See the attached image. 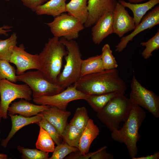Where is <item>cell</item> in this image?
<instances>
[{
  "label": "cell",
  "mask_w": 159,
  "mask_h": 159,
  "mask_svg": "<svg viewBox=\"0 0 159 159\" xmlns=\"http://www.w3.org/2000/svg\"><path fill=\"white\" fill-rule=\"evenodd\" d=\"M8 158V156L6 154L0 153V159H7Z\"/></svg>",
  "instance_id": "cell-40"
},
{
  "label": "cell",
  "mask_w": 159,
  "mask_h": 159,
  "mask_svg": "<svg viewBox=\"0 0 159 159\" xmlns=\"http://www.w3.org/2000/svg\"><path fill=\"white\" fill-rule=\"evenodd\" d=\"M1 141V138H0V141Z\"/></svg>",
  "instance_id": "cell-43"
},
{
  "label": "cell",
  "mask_w": 159,
  "mask_h": 159,
  "mask_svg": "<svg viewBox=\"0 0 159 159\" xmlns=\"http://www.w3.org/2000/svg\"><path fill=\"white\" fill-rule=\"evenodd\" d=\"M8 61L0 59V80L6 79L12 82L17 81L16 70Z\"/></svg>",
  "instance_id": "cell-29"
},
{
  "label": "cell",
  "mask_w": 159,
  "mask_h": 159,
  "mask_svg": "<svg viewBox=\"0 0 159 159\" xmlns=\"http://www.w3.org/2000/svg\"><path fill=\"white\" fill-rule=\"evenodd\" d=\"M117 2V0H88V16L85 27H90L103 14L112 12Z\"/></svg>",
  "instance_id": "cell-14"
},
{
  "label": "cell",
  "mask_w": 159,
  "mask_h": 159,
  "mask_svg": "<svg viewBox=\"0 0 159 159\" xmlns=\"http://www.w3.org/2000/svg\"><path fill=\"white\" fill-rule=\"evenodd\" d=\"M118 2L125 7L129 8L132 12L136 26L140 22L147 12L159 3V0H149L141 4L131 3L124 0H119Z\"/></svg>",
  "instance_id": "cell-20"
},
{
  "label": "cell",
  "mask_w": 159,
  "mask_h": 159,
  "mask_svg": "<svg viewBox=\"0 0 159 159\" xmlns=\"http://www.w3.org/2000/svg\"><path fill=\"white\" fill-rule=\"evenodd\" d=\"M9 115L11 118L12 127L7 137L1 140V145L4 148H6L9 141L21 128L31 124H37L42 118V116L39 114L30 117H26L20 115Z\"/></svg>",
  "instance_id": "cell-18"
},
{
  "label": "cell",
  "mask_w": 159,
  "mask_h": 159,
  "mask_svg": "<svg viewBox=\"0 0 159 159\" xmlns=\"http://www.w3.org/2000/svg\"><path fill=\"white\" fill-rule=\"evenodd\" d=\"M112 11L106 13L102 16L92 28L93 42L99 44L109 35L113 33Z\"/></svg>",
  "instance_id": "cell-15"
},
{
  "label": "cell",
  "mask_w": 159,
  "mask_h": 159,
  "mask_svg": "<svg viewBox=\"0 0 159 159\" xmlns=\"http://www.w3.org/2000/svg\"><path fill=\"white\" fill-rule=\"evenodd\" d=\"M23 4L30 9L32 11L35 12L37 7L44 4L48 0H20Z\"/></svg>",
  "instance_id": "cell-36"
},
{
  "label": "cell",
  "mask_w": 159,
  "mask_h": 159,
  "mask_svg": "<svg viewBox=\"0 0 159 159\" xmlns=\"http://www.w3.org/2000/svg\"><path fill=\"white\" fill-rule=\"evenodd\" d=\"M159 24V6H156L142 19L140 22L130 34L122 37L120 42L115 46V51L122 52L130 41L140 32L150 29Z\"/></svg>",
  "instance_id": "cell-12"
},
{
  "label": "cell",
  "mask_w": 159,
  "mask_h": 159,
  "mask_svg": "<svg viewBox=\"0 0 159 159\" xmlns=\"http://www.w3.org/2000/svg\"><path fill=\"white\" fill-rule=\"evenodd\" d=\"M120 94L110 100L97 116L112 132L119 129L120 125L127 118L132 104L129 98Z\"/></svg>",
  "instance_id": "cell-5"
},
{
  "label": "cell",
  "mask_w": 159,
  "mask_h": 159,
  "mask_svg": "<svg viewBox=\"0 0 159 159\" xmlns=\"http://www.w3.org/2000/svg\"><path fill=\"white\" fill-rule=\"evenodd\" d=\"M67 0H50L38 6L35 11L37 15H47L54 17L66 11Z\"/></svg>",
  "instance_id": "cell-22"
},
{
  "label": "cell",
  "mask_w": 159,
  "mask_h": 159,
  "mask_svg": "<svg viewBox=\"0 0 159 159\" xmlns=\"http://www.w3.org/2000/svg\"><path fill=\"white\" fill-rule=\"evenodd\" d=\"M45 24L50 28L54 36L68 40L78 38L80 32L85 28L80 20L65 13L54 17L52 21Z\"/></svg>",
  "instance_id": "cell-9"
},
{
  "label": "cell",
  "mask_w": 159,
  "mask_h": 159,
  "mask_svg": "<svg viewBox=\"0 0 159 159\" xmlns=\"http://www.w3.org/2000/svg\"><path fill=\"white\" fill-rule=\"evenodd\" d=\"M102 51L101 58L104 69L117 68L118 65L112 54L110 45L108 44H105L102 48Z\"/></svg>",
  "instance_id": "cell-28"
},
{
  "label": "cell",
  "mask_w": 159,
  "mask_h": 159,
  "mask_svg": "<svg viewBox=\"0 0 159 159\" xmlns=\"http://www.w3.org/2000/svg\"><path fill=\"white\" fill-rule=\"evenodd\" d=\"M105 70L101 59V55L91 57L82 60L80 71V77Z\"/></svg>",
  "instance_id": "cell-24"
},
{
  "label": "cell",
  "mask_w": 159,
  "mask_h": 159,
  "mask_svg": "<svg viewBox=\"0 0 159 159\" xmlns=\"http://www.w3.org/2000/svg\"><path fill=\"white\" fill-rule=\"evenodd\" d=\"M159 152H156L153 155H147L146 156H142L138 158L135 157L132 159H158Z\"/></svg>",
  "instance_id": "cell-37"
},
{
  "label": "cell",
  "mask_w": 159,
  "mask_h": 159,
  "mask_svg": "<svg viewBox=\"0 0 159 159\" xmlns=\"http://www.w3.org/2000/svg\"><path fill=\"white\" fill-rule=\"evenodd\" d=\"M50 106L36 105L23 99L14 102L9 105L7 110L8 115L19 114L26 117H31L47 110Z\"/></svg>",
  "instance_id": "cell-16"
},
{
  "label": "cell",
  "mask_w": 159,
  "mask_h": 159,
  "mask_svg": "<svg viewBox=\"0 0 159 159\" xmlns=\"http://www.w3.org/2000/svg\"><path fill=\"white\" fill-rule=\"evenodd\" d=\"M6 1H9L10 0H4Z\"/></svg>",
  "instance_id": "cell-42"
},
{
  "label": "cell",
  "mask_w": 159,
  "mask_h": 159,
  "mask_svg": "<svg viewBox=\"0 0 159 159\" xmlns=\"http://www.w3.org/2000/svg\"><path fill=\"white\" fill-rule=\"evenodd\" d=\"M129 99L132 105L142 107L156 118L159 117V97L143 86L134 73L131 84Z\"/></svg>",
  "instance_id": "cell-8"
},
{
  "label": "cell",
  "mask_w": 159,
  "mask_h": 159,
  "mask_svg": "<svg viewBox=\"0 0 159 159\" xmlns=\"http://www.w3.org/2000/svg\"><path fill=\"white\" fill-rule=\"evenodd\" d=\"M0 114L2 118H8L7 110L15 99L32 100V91L26 84H17L6 79L0 80Z\"/></svg>",
  "instance_id": "cell-7"
},
{
  "label": "cell",
  "mask_w": 159,
  "mask_h": 159,
  "mask_svg": "<svg viewBox=\"0 0 159 159\" xmlns=\"http://www.w3.org/2000/svg\"><path fill=\"white\" fill-rule=\"evenodd\" d=\"M146 116L145 112L141 107L132 105L129 115L122 127L111 132L112 139L124 144L132 159L137 155V143L140 138L139 131Z\"/></svg>",
  "instance_id": "cell-2"
},
{
  "label": "cell",
  "mask_w": 159,
  "mask_h": 159,
  "mask_svg": "<svg viewBox=\"0 0 159 159\" xmlns=\"http://www.w3.org/2000/svg\"><path fill=\"white\" fill-rule=\"evenodd\" d=\"M129 2L133 4L138 3L146 0H127Z\"/></svg>",
  "instance_id": "cell-39"
},
{
  "label": "cell",
  "mask_w": 159,
  "mask_h": 159,
  "mask_svg": "<svg viewBox=\"0 0 159 159\" xmlns=\"http://www.w3.org/2000/svg\"><path fill=\"white\" fill-rule=\"evenodd\" d=\"M17 81L27 85L32 91L33 98L58 93L64 90L49 80L39 70L29 71L17 75Z\"/></svg>",
  "instance_id": "cell-6"
},
{
  "label": "cell",
  "mask_w": 159,
  "mask_h": 159,
  "mask_svg": "<svg viewBox=\"0 0 159 159\" xmlns=\"http://www.w3.org/2000/svg\"><path fill=\"white\" fill-rule=\"evenodd\" d=\"M140 45L145 48L141 52V54L145 59L149 58L153 55L152 52L159 48V30L151 38L145 42H142Z\"/></svg>",
  "instance_id": "cell-30"
},
{
  "label": "cell",
  "mask_w": 159,
  "mask_h": 159,
  "mask_svg": "<svg viewBox=\"0 0 159 159\" xmlns=\"http://www.w3.org/2000/svg\"><path fill=\"white\" fill-rule=\"evenodd\" d=\"M82 131L70 123H67L62 136L64 142L69 145L78 148L79 140Z\"/></svg>",
  "instance_id": "cell-25"
},
{
  "label": "cell",
  "mask_w": 159,
  "mask_h": 159,
  "mask_svg": "<svg viewBox=\"0 0 159 159\" xmlns=\"http://www.w3.org/2000/svg\"><path fill=\"white\" fill-rule=\"evenodd\" d=\"M79 151L77 148L72 146L64 142L55 148L52 156L49 159H62L69 154Z\"/></svg>",
  "instance_id": "cell-33"
},
{
  "label": "cell",
  "mask_w": 159,
  "mask_h": 159,
  "mask_svg": "<svg viewBox=\"0 0 159 159\" xmlns=\"http://www.w3.org/2000/svg\"><path fill=\"white\" fill-rule=\"evenodd\" d=\"M2 118V117L1 115L0 114V123L1 122Z\"/></svg>",
  "instance_id": "cell-41"
},
{
  "label": "cell",
  "mask_w": 159,
  "mask_h": 159,
  "mask_svg": "<svg viewBox=\"0 0 159 159\" xmlns=\"http://www.w3.org/2000/svg\"><path fill=\"white\" fill-rule=\"evenodd\" d=\"M89 119L87 109L85 107H82L77 108L70 123L83 131Z\"/></svg>",
  "instance_id": "cell-31"
},
{
  "label": "cell",
  "mask_w": 159,
  "mask_h": 159,
  "mask_svg": "<svg viewBox=\"0 0 159 159\" xmlns=\"http://www.w3.org/2000/svg\"><path fill=\"white\" fill-rule=\"evenodd\" d=\"M87 96L73 85H71L58 93L33 98V100L37 105H48L66 110L70 102L78 100H85Z\"/></svg>",
  "instance_id": "cell-10"
},
{
  "label": "cell",
  "mask_w": 159,
  "mask_h": 159,
  "mask_svg": "<svg viewBox=\"0 0 159 159\" xmlns=\"http://www.w3.org/2000/svg\"><path fill=\"white\" fill-rule=\"evenodd\" d=\"M125 8L118 2L112 11L113 33L120 37L136 27L133 17L130 15Z\"/></svg>",
  "instance_id": "cell-13"
},
{
  "label": "cell",
  "mask_w": 159,
  "mask_h": 159,
  "mask_svg": "<svg viewBox=\"0 0 159 159\" xmlns=\"http://www.w3.org/2000/svg\"><path fill=\"white\" fill-rule=\"evenodd\" d=\"M88 0H71L66 5V11L84 24L88 16Z\"/></svg>",
  "instance_id": "cell-21"
},
{
  "label": "cell",
  "mask_w": 159,
  "mask_h": 159,
  "mask_svg": "<svg viewBox=\"0 0 159 159\" xmlns=\"http://www.w3.org/2000/svg\"><path fill=\"white\" fill-rule=\"evenodd\" d=\"M39 114L52 125L61 136L67 123L68 118L71 114L69 111L53 107H50L47 110Z\"/></svg>",
  "instance_id": "cell-17"
},
{
  "label": "cell",
  "mask_w": 159,
  "mask_h": 159,
  "mask_svg": "<svg viewBox=\"0 0 159 159\" xmlns=\"http://www.w3.org/2000/svg\"><path fill=\"white\" fill-rule=\"evenodd\" d=\"M59 40L65 46L67 53L64 57L66 64L57 77L56 84L64 90L80 77L83 59L79 45L74 40H68L61 37Z\"/></svg>",
  "instance_id": "cell-4"
},
{
  "label": "cell",
  "mask_w": 159,
  "mask_h": 159,
  "mask_svg": "<svg viewBox=\"0 0 159 159\" xmlns=\"http://www.w3.org/2000/svg\"><path fill=\"white\" fill-rule=\"evenodd\" d=\"M64 45L59 38H49L38 54L39 70L51 82L56 84L61 72L63 58L67 53Z\"/></svg>",
  "instance_id": "cell-3"
},
{
  "label": "cell",
  "mask_w": 159,
  "mask_h": 159,
  "mask_svg": "<svg viewBox=\"0 0 159 159\" xmlns=\"http://www.w3.org/2000/svg\"><path fill=\"white\" fill-rule=\"evenodd\" d=\"M17 149L22 154L21 158L24 159H48L49 155L48 153L37 149H30L18 146Z\"/></svg>",
  "instance_id": "cell-32"
},
{
  "label": "cell",
  "mask_w": 159,
  "mask_h": 159,
  "mask_svg": "<svg viewBox=\"0 0 159 159\" xmlns=\"http://www.w3.org/2000/svg\"><path fill=\"white\" fill-rule=\"evenodd\" d=\"M73 84L77 90L88 96L113 92L125 94L127 90L126 84L117 68L80 77Z\"/></svg>",
  "instance_id": "cell-1"
},
{
  "label": "cell",
  "mask_w": 159,
  "mask_h": 159,
  "mask_svg": "<svg viewBox=\"0 0 159 159\" xmlns=\"http://www.w3.org/2000/svg\"><path fill=\"white\" fill-rule=\"evenodd\" d=\"M9 62L16 66V74L20 75L27 70L39 69L38 54H32L25 50L23 44L15 46L13 49Z\"/></svg>",
  "instance_id": "cell-11"
},
{
  "label": "cell",
  "mask_w": 159,
  "mask_h": 159,
  "mask_svg": "<svg viewBox=\"0 0 159 159\" xmlns=\"http://www.w3.org/2000/svg\"><path fill=\"white\" fill-rule=\"evenodd\" d=\"M45 130L52 137L57 145L62 143V138L56 128L44 118L37 123Z\"/></svg>",
  "instance_id": "cell-34"
},
{
  "label": "cell",
  "mask_w": 159,
  "mask_h": 159,
  "mask_svg": "<svg viewBox=\"0 0 159 159\" xmlns=\"http://www.w3.org/2000/svg\"><path fill=\"white\" fill-rule=\"evenodd\" d=\"M107 146L101 148L90 158L92 159H113V156L110 153H108L106 150Z\"/></svg>",
  "instance_id": "cell-35"
},
{
  "label": "cell",
  "mask_w": 159,
  "mask_h": 159,
  "mask_svg": "<svg viewBox=\"0 0 159 159\" xmlns=\"http://www.w3.org/2000/svg\"><path fill=\"white\" fill-rule=\"evenodd\" d=\"M13 28L12 26L4 25L0 27V34L4 35L6 36H8V32L11 31V29Z\"/></svg>",
  "instance_id": "cell-38"
},
{
  "label": "cell",
  "mask_w": 159,
  "mask_h": 159,
  "mask_svg": "<svg viewBox=\"0 0 159 159\" xmlns=\"http://www.w3.org/2000/svg\"><path fill=\"white\" fill-rule=\"evenodd\" d=\"M55 143L50 135L44 129L40 127L39 134L36 143L37 149L45 152H53Z\"/></svg>",
  "instance_id": "cell-27"
},
{
  "label": "cell",
  "mask_w": 159,
  "mask_h": 159,
  "mask_svg": "<svg viewBox=\"0 0 159 159\" xmlns=\"http://www.w3.org/2000/svg\"><path fill=\"white\" fill-rule=\"evenodd\" d=\"M100 130L93 120L90 119L82 131L78 146L80 153L83 155L88 153L90 146L99 135Z\"/></svg>",
  "instance_id": "cell-19"
},
{
  "label": "cell",
  "mask_w": 159,
  "mask_h": 159,
  "mask_svg": "<svg viewBox=\"0 0 159 159\" xmlns=\"http://www.w3.org/2000/svg\"><path fill=\"white\" fill-rule=\"evenodd\" d=\"M120 94L123 93L119 92H113L89 95L85 100L93 110L97 113L100 112L110 100Z\"/></svg>",
  "instance_id": "cell-23"
},
{
  "label": "cell",
  "mask_w": 159,
  "mask_h": 159,
  "mask_svg": "<svg viewBox=\"0 0 159 159\" xmlns=\"http://www.w3.org/2000/svg\"><path fill=\"white\" fill-rule=\"evenodd\" d=\"M17 36L14 32L7 39H0V59L9 62L14 47L16 46Z\"/></svg>",
  "instance_id": "cell-26"
}]
</instances>
